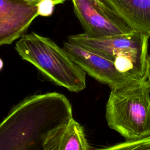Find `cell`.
I'll return each instance as SVG.
<instances>
[{
  "label": "cell",
  "mask_w": 150,
  "mask_h": 150,
  "mask_svg": "<svg viewBox=\"0 0 150 150\" xmlns=\"http://www.w3.org/2000/svg\"><path fill=\"white\" fill-rule=\"evenodd\" d=\"M71 118V105L60 93L27 97L0 123V150H46L50 134Z\"/></svg>",
  "instance_id": "1"
},
{
  "label": "cell",
  "mask_w": 150,
  "mask_h": 150,
  "mask_svg": "<svg viewBox=\"0 0 150 150\" xmlns=\"http://www.w3.org/2000/svg\"><path fill=\"white\" fill-rule=\"evenodd\" d=\"M15 48L22 59L54 84L73 92L86 88V73L51 39L33 32L22 36Z\"/></svg>",
  "instance_id": "2"
},
{
  "label": "cell",
  "mask_w": 150,
  "mask_h": 150,
  "mask_svg": "<svg viewBox=\"0 0 150 150\" xmlns=\"http://www.w3.org/2000/svg\"><path fill=\"white\" fill-rule=\"evenodd\" d=\"M108 126L125 140L150 136V86L136 81L111 89L105 107Z\"/></svg>",
  "instance_id": "3"
},
{
  "label": "cell",
  "mask_w": 150,
  "mask_h": 150,
  "mask_svg": "<svg viewBox=\"0 0 150 150\" xmlns=\"http://www.w3.org/2000/svg\"><path fill=\"white\" fill-rule=\"evenodd\" d=\"M149 38L147 35L132 30L101 38L83 33L69 36L67 41L101 54L111 61L120 72L143 81L146 80Z\"/></svg>",
  "instance_id": "4"
},
{
  "label": "cell",
  "mask_w": 150,
  "mask_h": 150,
  "mask_svg": "<svg viewBox=\"0 0 150 150\" xmlns=\"http://www.w3.org/2000/svg\"><path fill=\"white\" fill-rule=\"evenodd\" d=\"M70 58L87 74L111 89L139 81L126 75L106 57L76 43L67 41L63 47Z\"/></svg>",
  "instance_id": "5"
},
{
  "label": "cell",
  "mask_w": 150,
  "mask_h": 150,
  "mask_svg": "<svg viewBox=\"0 0 150 150\" xmlns=\"http://www.w3.org/2000/svg\"><path fill=\"white\" fill-rule=\"evenodd\" d=\"M38 16L36 4L25 0H0V46L11 44L23 36Z\"/></svg>",
  "instance_id": "6"
},
{
  "label": "cell",
  "mask_w": 150,
  "mask_h": 150,
  "mask_svg": "<svg viewBox=\"0 0 150 150\" xmlns=\"http://www.w3.org/2000/svg\"><path fill=\"white\" fill-rule=\"evenodd\" d=\"M74 12L86 35L101 38L129 33L133 30L120 20L103 13L91 0H71Z\"/></svg>",
  "instance_id": "7"
},
{
  "label": "cell",
  "mask_w": 150,
  "mask_h": 150,
  "mask_svg": "<svg viewBox=\"0 0 150 150\" xmlns=\"http://www.w3.org/2000/svg\"><path fill=\"white\" fill-rule=\"evenodd\" d=\"M133 30L150 38V0H103Z\"/></svg>",
  "instance_id": "8"
},
{
  "label": "cell",
  "mask_w": 150,
  "mask_h": 150,
  "mask_svg": "<svg viewBox=\"0 0 150 150\" xmlns=\"http://www.w3.org/2000/svg\"><path fill=\"white\" fill-rule=\"evenodd\" d=\"M45 145L46 150H91L83 127L73 117L54 129Z\"/></svg>",
  "instance_id": "9"
},
{
  "label": "cell",
  "mask_w": 150,
  "mask_h": 150,
  "mask_svg": "<svg viewBox=\"0 0 150 150\" xmlns=\"http://www.w3.org/2000/svg\"><path fill=\"white\" fill-rule=\"evenodd\" d=\"M94 150H150V136L135 140H125L110 146Z\"/></svg>",
  "instance_id": "10"
},
{
  "label": "cell",
  "mask_w": 150,
  "mask_h": 150,
  "mask_svg": "<svg viewBox=\"0 0 150 150\" xmlns=\"http://www.w3.org/2000/svg\"><path fill=\"white\" fill-rule=\"evenodd\" d=\"M56 5L52 0H42L37 5L38 15L42 16H50L54 9V6Z\"/></svg>",
  "instance_id": "11"
},
{
  "label": "cell",
  "mask_w": 150,
  "mask_h": 150,
  "mask_svg": "<svg viewBox=\"0 0 150 150\" xmlns=\"http://www.w3.org/2000/svg\"><path fill=\"white\" fill-rule=\"evenodd\" d=\"M94 5L100 10L103 13L107 15V16L111 18L112 19L121 20L115 14V13L105 4L103 0H91Z\"/></svg>",
  "instance_id": "12"
},
{
  "label": "cell",
  "mask_w": 150,
  "mask_h": 150,
  "mask_svg": "<svg viewBox=\"0 0 150 150\" xmlns=\"http://www.w3.org/2000/svg\"><path fill=\"white\" fill-rule=\"evenodd\" d=\"M146 80L150 86V54L148 55L146 60Z\"/></svg>",
  "instance_id": "13"
},
{
  "label": "cell",
  "mask_w": 150,
  "mask_h": 150,
  "mask_svg": "<svg viewBox=\"0 0 150 150\" xmlns=\"http://www.w3.org/2000/svg\"><path fill=\"white\" fill-rule=\"evenodd\" d=\"M25 1L30 2H32V3H34V4H36L38 5V3L40 1H41L42 0H25ZM52 1L54 2L56 5H59V4H62L64 3L66 0H52Z\"/></svg>",
  "instance_id": "14"
},
{
  "label": "cell",
  "mask_w": 150,
  "mask_h": 150,
  "mask_svg": "<svg viewBox=\"0 0 150 150\" xmlns=\"http://www.w3.org/2000/svg\"><path fill=\"white\" fill-rule=\"evenodd\" d=\"M3 66H4L3 61H2V60L0 58V70L3 68Z\"/></svg>",
  "instance_id": "15"
}]
</instances>
